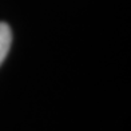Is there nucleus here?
<instances>
[{
	"label": "nucleus",
	"instance_id": "1",
	"mask_svg": "<svg viewBox=\"0 0 131 131\" xmlns=\"http://www.w3.org/2000/svg\"><path fill=\"white\" fill-rule=\"evenodd\" d=\"M11 43H12V32L9 26L7 23H0V66L8 55Z\"/></svg>",
	"mask_w": 131,
	"mask_h": 131
}]
</instances>
